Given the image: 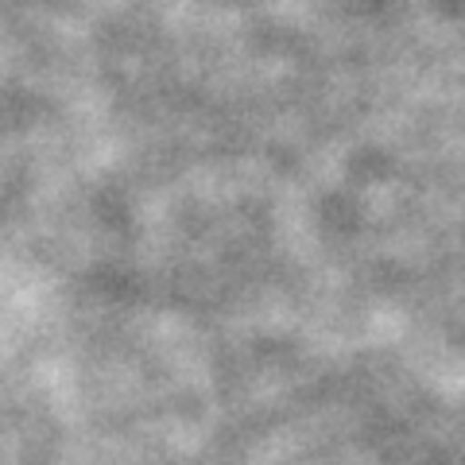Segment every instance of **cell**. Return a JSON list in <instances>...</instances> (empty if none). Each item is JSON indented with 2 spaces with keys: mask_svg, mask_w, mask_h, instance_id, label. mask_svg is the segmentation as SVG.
<instances>
[]
</instances>
